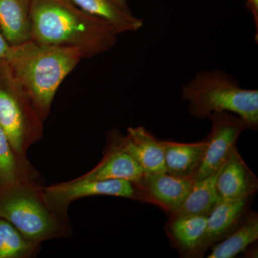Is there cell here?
<instances>
[{
  "mask_svg": "<svg viewBox=\"0 0 258 258\" xmlns=\"http://www.w3.org/2000/svg\"><path fill=\"white\" fill-rule=\"evenodd\" d=\"M30 18V40L78 49L84 59L111 50L118 41V33L108 22L71 0H32Z\"/></svg>",
  "mask_w": 258,
  "mask_h": 258,
  "instance_id": "cell-1",
  "label": "cell"
},
{
  "mask_svg": "<svg viewBox=\"0 0 258 258\" xmlns=\"http://www.w3.org/2000/svg\"><path fill=\"white\" fill-rule=\"evenodd\" d=\"M83 59L78 49L30 40L11 46L7 63L45 121L60 85Z\"/></svg>",
  "mask_w": 258,
  "mask_h": 258,
  "instance_id": "cell-2",
  "label": "cell"
},
{
  "mask_svg": "<svg viewBox=\"0 0 258 258\" xmlns=\"http://www.w3.org/2000/svg\"><path fill=\"white\" fill-rule=\"evenodd\" d=\"M181 98L189 103L188 112L198 119L214 112L233 113L242 118L248 129L258 128V91L245 89L222 70L199 72L181 88Z\"/></svg>",
  "mask_w": 258,
  "mask_h": 258,
  "instance_id": "cell-3",
  "label": "cell"
},
{
  "mask_svg": "<svg viewBox=\"0 0 258 258\" xmlns=\"http://www.w3.org/2000/svg\"><path fill=\"white\" fill-rule=\"evenodd\" d=\"M43 184L25 183L0 188V218L11 222L29 240L69 238L71 223L64 222L50 208Z\"/></svg>",
  "mask_w": 258,
  "mask_h": 258,
  "instance_id": "cell-4",
  "label": "cell"
},
{
  "mask_svg": "<svg viewBox=\"0 0 258 258\" xmlns=\"http://www.w3.org/2000/svg\"><path fill=\"white\" fill-rule=\"evenodd\" d=\"M43 123L8 63L0 64V125L19 157L28 159L30 147L43 137Z\"/></svg>",
  "mask_w": 258,
  "mask_h": 258,
  "instance_id": "cell-5",
  "label": "cell"
},
{
  "mask_svg": "<svg viewBox=\"0 0 258 258\" xmlns=\"http://www.w3.org/2000/svg\"><path fill=\"white\" fill-rule=\"evenodd\" d=\"M47 203L64 222H70V205L79 199L98 195L118 197L146 203L143 193L134 181L123 179L77 181L76 179L44 186Z\"/></svg>",
  "mask_w": 258,
  "mask_h": 258,
  "instance_id": "cell-6",
  "label": "cell"
},
{
  "mask_svg": "<svg viewBox=\"0 0 258 258\" xmlns=\"http://www.w3.org/2000/svg\"><path fill=\"white\" fill-rule=\"evenodd\" d=\"M208 118L211 120L212 128L205 139L208 147L203 163L194 178L195 181L218 170L236 147L241 134L248 129L242 118L229 112H214Z\"/></svg>",
  "mask_w": 258,
  "mask_h": 258,
  "instance_id": "cell-7",
  "label": "cell"
},
{
  "mask_svg": "<svg viewBox=\"0 0 258 258\" xmlns=\"http://www.w3.org/2000/svg\"><path fill=\"white\" fill-rule=\"evenodd\" d=\"M107 144L103 159L91 171L75 179L77 181H94L123 179L139 181L144 172L143 169L131 157L122 143V134L117 129L107 134Z\"/></svg>",
  "mask_w": 258,
  "mask_h": 258,
  "instance_id": "cell-8",
  "label": "cell"
},
{
  "mask_svg": "<svg viewBox=\"0 0 258 258\" xmlns=\"http://www.w3.org/2000/svg\"><path fill=\"white\" fill-rule=\"evenodd\" d=\"M193 178H181L167 173H153L136 181L146 203L157 205L170 215L179 208L192 188Z\"/></svg>",
  "mask_w": 258,
  "mask_h": 258,
  "instance_id": "cell-9",
  "label": "cell"
},
{
  "mask_svg": "<svg viewBox=\"0 0 258 258\" xmlns=\"http://www.w3.org/2000/svg\"><path fill=\"white\" fill-rule=\"evenodd\" d=\"M220 200L208 217L206 230L194 257H203L214 244L225 239L247 213L249 200Z\"/></svg>",
  "mask_w": 258,
  "mask_h": 258,
  "instance_id": "cell-10",
  "label": "cell"
},
{
  "mask_svg": "<svg viewBox=\"0 0 258 258\" xmlns=\"http://www.w3.org/2000/svg\"><path fill=\"white\" fill-rule=\"evenodd\" d=\"M216 188L220 200L251 198L257 192L258 179L234 148L217 177Z\"/></svg>",
  "mask_w": 258,
  "mask_h": 258,
  "instance_id": "cell-11",
  "label": "cell"
},
{
  "mask_svg": "<svg viewBox=\"0 0 258 258\" xmlns=\"http://www.w3.org/2000/svg\"><path fill=\"white\" fill-rule=\"evenodd\" d=\"M126 152L143 169L144 173H166L164 151L161 141L142 126L130 127L122 135Z\"/></svg>",
  "mask_w": 258,
  "mask_h": 258,
  "instance_id": "cell-12",
  "label": "cell"
},
{
  "mask_svg": "<svg viewBox=\"0 0 258 258\" xmlns=\"http://www.w3.org/2000/svg\"><path fill=\"white\" fill-rule=\"evenodd\" d=\"M166 173L181 178H195L208 147L206 139L196 143H177L161 141Z\"/></svg>",
  "mask_w": 258,
  "mask_h": 258,
  "instance_id": "cell-13",
  "label": "cell"
},
{
  "mask_svg": "<svg viewBox=\"0 0 258 258\" xmlns=\"http://www.w3.org/2000/svg\"><path fill=\"white\" fill-rule=\"evenodd\" d=\"M89 14L106 20L118 35L138 31L143 27L129 8L126 0H71Z\"/></svg>",
  "mask_w": 258,
  "mask_h": 258,
  "instance_id": "cell-14",
  "label": "cell"
},
{
  "mask_svg": "<svg viewBox=\"0 0 258 258\" xmlns=\"http://www.w3.org/2000/svg\"><path fill=\"white\" fill-rule=\"evenodd\" d=\"M32 0H0V29L11 46L31 39Z\"/></svg>",
  "mask_w": 258,
  "mask_h": 258,
  "instance_id": "cell-15",
  "label": "cell"
},
{
  "mask_svg": "<svg viewBox=\"0 0 258 258\" xmlns=\"http://www.w3.org/2000/svg\"><path fill=\"white\" fill-rule=\"evenodd\" d=\"M208 216L169 217L165 230L181 257H194L206 230Z\"/></svg>",
  "mask_w": 258,
  "mask_h": 258,
  "instance_id": "cell-16",
  "label": "cell"
},
{
  "mask_svg": "<svg viewBox=\"0 0 258 258\" xmlns=\"http://www.w3.org/2000/svg\"><path fill=\"white\" fill-rule=\"evenodd\" d=\"M25 183L43 184V181L28 159H21L15 154L0 125V188Z\"/></svg>",
  "mask_w": 258,
  "mask_h": 258,
  "instance_id": "cell-17",
  "label": "cell"
},
{
  "mask_svg": "<svg viewBox=\"0 0 258 258\" xmlns=\"http://www.w3.org/2000/svg\"><path fill=\"white\" fill-rule=\"evenodd\" d=\"M223 165L211 175L195 181L191 191L184 201L177 210L169 215V217H208L220 200L217 191L216 183Z\"/></svg>",
  "mask_w": 258,
  "mask_h": 258,
  "instance_id": "cell-18",
  "label": "cell"
},
{
  "mask_svg": "<svg viewBox=\"0 0 258 258\" xmlns=\"http://www.w3.org/2000/svg\"><path fill=\"white\" fill-rule=\"evenodd\" d=\"M258 239L257 212H247L232 232L220 243L212 245L208 258H232L243 252Z\"/></svg>",
  "mask_w": 258,
  "mask_h": 258,
  "instance_id": "cell-19",
  "label": "cell"
},
{
  "mask_svg": "<svg viewBox=\"0 0 258 258\" xmlns=\"http://www.w3.org/2000/svg\"><path fill=\"white\" fill-rule=\"evenodd\" d=\"M42 244L29 240L11 222L0 218V258L36 257Z\"/></svg>",
  "mask_w": 258,
  "mask_h": 258,
  "instance_id": "cell-20",
  "label": "cell"
},
{
  "mask_svg": "<svg viewBox=\"0 0 258 258\" xmlns=\"http://www.w3.org/2000/svg\"><path fill=\"white\" fill-rule=\"evenodd\" d=\"M246 8L250 12L253 18L254 25V39L258 42V0H246Z\"/></svg>",
  "mask_w": 258,
  "mask_h": 258,
  "instance_id": "cell-21",
  "label": "cell"
},
{
  "mask_svg": "<svg viewBox=\"0 0 258 258\" xmlns=\"http://www.w3.org/2000/svg\"><path fill=\"white\" fill-rule=\"evenodd\" d=\"M11 45L7 41L1 29H0V64L5 63L9 57Z\"/></svg>",
  "mask_w": 258,
  "mask_h": 258,
  "instance_id": "cell-22",
  "label": "cell"
}]
</instances>
